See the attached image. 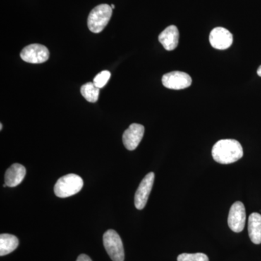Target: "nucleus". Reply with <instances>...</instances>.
Returning a JSON list of instances; mask_svg holds the SVG:
<instances>
[{
	"label": "nucleus",
	"mask_w": 261,
	"mask_h": 261,
	"mask_svg": "<svg viewBox=\"0 0 261 261\" xmlns=\"http://www.w3.org/2000/svg\"><path fill=\"white\" fill-rule=\"evenodd\" d=\"M212 156L217 163L231 164L243 158V148L238 141L221 140L213 147Z\"/></svg>",
	"instance_id": "f257e3e1"
},
{
	"label": "nucleus",
	"mask_w": 261,
	"mask_h": 261,
	"mask_svg": "<svg viewBox=\"0 0 261 261\" xmlns=\"http://www.w3.org/2000/svg\"><path fill=\"white\" fill-rule=\"evenodd\" d=\"M84 186L82 178L74 173L65 175L58 180L54 187L57 197L65 198L78 193Z\"/></svg>",
	"instance_id": "f03ea898"
},
{
	"label": "nucleus",
	"mask_w": 261,
	"mask_h": 261,
	"mask_svg": "<svg viewBox=\"0 0 261 261\" xmlns=\"http://www.w3.org/2000/svg\"><path fill=\"white\" fill-rule=\"evenodd\" d=\"M112 14L111 5L102 4L95 7L89 13L87 20L89 30L95 34L102 32L109 23Z\"/></svg>",
	"instance_id": "7ed1b4c3"
},
{
	"label": "nucleus",
	"mask_w": 261,
	"mask_h": 261,
	"mask_svg": "<svg viewBox=\"0 0 261 261\" xmlns=\"http://www.w3.org/2000/svg\"><path fill=\"white\" fill-rule=\"evenodd\" d=\"M103 244L106 252L113 261H124L123 243L119 234L116 231L108 230L103 235Z\"/></svg>",
	"instance_id": "20e7f679"
},
{
	"label": "nucleus",
	"mask_w": 261,
	"mask_h": 261,
	"mask_svg": "<svg viewBox=\"0 0 261 261\" xmlns=\"http://www.w3.org/2000/svg\"><path fill=\"white\" fill-rule=\"evenodd\" d=\"M20 58L27 63L37 64L43 63L49 58V51L45 46L33 44L24 47L20 51Z\"/></svg>",
	"instance_id": "39448f33"
},
{
	"label": "nucleus",
	"mask_w": 261,
	"mask_h": 261,
	"mask_svg": "<svg viewBox=\"0 0 261 261\" xmlns=\"http://www.w3.org/2000/svg\"><path fill=\"white\" fill-rule=\"evenodd\" d=\"M246 222V212L245 205L238 201L231 205L228 217V227L233 232L240 233L243 231Z\"/></svg>",
	"instance_id": "423d86ee"
},
{
	"label": "nucleus",
	"mask_w": 261,
	"mask_h": 261,
	"mask_svg": "<svg viewBox=\"0 0 261 261\" xmlns=\"http://www.w3.org/2000/svg\"><path fill=\"white\" fill-rule=\"evenodd\" d=\"M162 83L166 88L179 90L190 87L192 78L185 72L173 71L163 75Z\"/></svg>",
	"instance_id": "0eeeda50"
},
{
	"label": "nucleus",
	"mask_w": 261,
	"mask_h": 261,
	"mask_svg": "<svg viewBox=\"0 0 261 261\" xmlns=\"http://www.w3.org/2000/svg\"><path fill=\"white\" fill-rule=\"evenodd\" d=\"M154 181V173L150 172L146 175L141 181L140 186L135 193V205L138 210H142L148 200Z\"/></svg>",
	"instance_id": "6e6552de"
},
{
	"label": "nucleus",
	"mask_w": 261,
	"mask_h": 261,
	"mask_svg": "<svg viewBox=\"0 0 261 261\" xmlns=\"http://www.w3.org/2000/svg\"><path fill=\"white\" fill-rule=\"evenodd\" d=\"M145 127L138 123H132L123 135V142L128 150H135L144 137Z\"/></svg>",
	"instance_id": "1a4fd4ad"
},
{
	"label": "nucleus",
	"mask_w": 261,
	"mask_h": 261,
	"mask_svg": "<svg viewBox=\"0 0 261 261\" xmlns=\"http://www.w3.org/2000/svg\"><path fill=\"white\" fill-rule=\"evenodd\" d=\"M209 41L215 49L224 50L231 47L233 42V36L227 29L216 27L211 31Z\"/></svg>",
	"instance_id": "9d476101"
},
{
	"label": "nucleus",
	"mask_w": 261,
	"mask_h": 261,
	"mask_svg": "<svg viewBox=\"0 0 261 261\" xmlns=\"http://www.w3.org/2000/svg\"><path fill=\"white\" fill-rule=\"evenodd\" d=\"M179 33L176 25H170L161 33L159 42L168 51H172L177 47Z\"/></svg>",
	"instance_id": "9b49d317"
},
{
	"label": "nucleus",
	"mask_w": 261,
	"mask_h": 261,
	"mask_svg": "<svg viewBox=\"0 0 261 261\" xmlns=\"http://www.w3.org/2000/svg\"><path fill=\"white\" fill-rule=\"evenodd\" d=\"M27 170L19 163H14L8 170L5 175V182L8 187H15L20 185L25 178Z\"/></svg>",
	"instance_id": "f8f14e48"
},
{
	"label": "nucleus",
	"mask_w": 261,
	"mask_h": 261,
	"mask_svg": "<svg viewBox=\"0 0 261 261\" xmlns=\"http://www.w3.org/2000/svg\"><path fill=\"white\" fill-rule=\"evenodd\" d=\"M248 233L252 243L261 244V215L253 213L249 216Z\"/></svg>",
	"instance_id": "ddd939ff"
},
{
	"label": "nucleus",
	"mask_w": 261,
	"mask_h": 261,
	"mask_svg": "<svg viewBox=\"0 0 261 261\" xmlns=\"http://www.w3.org/2000/svg\"><path fill=\"white\" fill-rule=\"evenodd\" d=\"M18 239L14 235L2 233L0 235V256L11 253L18 247Z\"/></svg>",
	"instance_id": "4468645a"
},
{
	"label": "nucleus",
	"mask_w": 261,
	"mask_h": 261,
	"mask_svg": "<svg viewBox=\"0 0 261 261\" xmlns=\"http://www.w3.org/2000/svg\"><path fill=\"white\" fill-rule=\"evenodd\" d=\"M81 93L89 102H96L99 97V89L95 87L93 82H88L81 87Z\"/></svg>",
	"instance_id": "2eb2a0df"
},
{
	"label": "nucleus",
	"mask_w": 261,
	"mask_h": 261,
	"mask_svg": "<svg viewBox=\"0 0 261 261\" xmlns=\"http://www.w3.org/2000/svg\"><path fill=\"white\" fill-rule=\"evenodd\" d=\"M177 261H209L208 257L204 253H182L178 255Z\"/></svg>",
	"instance_id": "dca6fc26"
},
{
	"label": "nucleus",
	"mask_w": 261,
	"mask_h": 261,
	"mask_svg": "<svg viewBox=\"0 0 261 261\" xmlns=\"http://www.w3.org/2000/svg\"><path fill=\"white\" fill-rule=\"evenodd\" d=\"M110 78H111V73H110V71H108V70H103V71L98 73L94 77L93 83L97 88H102L108 83Z\"/></svg>",
	"instance_id": "f3484780"
},
{
	"label": "nucleus",
	"mask_w": 261,
	"mask_h": 261,
	"mask_svg": "<svg viewBox=\"0 0 261 261\" xmlns=\"http://www.w3.org/2000/svg\"><path fill=\"white\" fill-rule=\"evenodd\" d=\"M76 261H92V259L88 256V255H85V254H82L77 258Z\"/></svg>",
	"instance_id": "a211bd4d"
},
{
	"label": "nucleus",
	"mask_w": 261,
	"mask_h": 261,
	"mask_svg": "<svg viewBox=\"0 0 261 261\" xmlns=\"http://www.w3.org/2000/svg\"><path fill=\"white\" fill-rule=\"evenodd\" d=\"M257 75L261 77V65L259 67L258 69L257 70Z\"/></svg>",
	"instance_id": "6ab92c4d"
},
{
	"label": "nucleus",
	"mask_w": 261,
	"mask_h": 261,
	"mask_svg": "<svg viewBox=\"0 0 261 261\" xmlns=\"http://www.w3.org/2000/svg\"><path fill=\"white\" fill-rule=\"evenodd\" d=\"M0 130H3V124H0Z\"/></svg>",
	"instance_id": "aec40b11"
},
{
	"label": "nucleus",
	"mask_w": 261,
	"mask_h": 261,
	"mask_svg": "<svg viewBox=\"0 0 261 261\" xmlns=\"http://www.w3.org/2000/svg\"><path fill=\"white\" fill-rule=\"evenodd\" d=\"M111 8H112V9H114V8H115V5H111Z\"/></svg>",
	"instance_id": "412c9836"
}]
</instances>
